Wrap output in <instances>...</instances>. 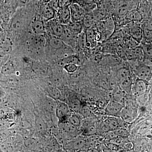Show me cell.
Segmentation results:
<instances>
[{
	"mask_svg": "<svg viewBox=\"0 0 152 152\" xmlns=\"http://www.w3.org/2000/svg\"><path fill=\"white\" fill-rule=\"evenodd\" d=\"M102 0H94L95 2L96 3V4H97V3H100L101 1H102Z\"/></svg>",
	"mask_w": 152,
	"mask_h": 152,
	"instance_id": "cell-37",
	"label": "cell"
},
{
	"mask_svg": "<svg viewBox=\"0 0 152 152\" xmlns=\"http://www.w3.org/2000/svg\"><path fill=\"white\" fill-rule=\"evenodd\" d=\"M86 38V47L94 48L96 45L97 42L95 39V30L94 28L91 27L84 30Z\"/></svg>",
	"mask_w": 152,
	"mask_h": 152,
	"instance_id": "cell-20",
	"label": "cell"
},
{
	"mask_svg": "<svg viewBox=\"0 0 152 152\" xmlns=\"http://www.w3.org/2000/svg\"><path fill=\"white\" fill-rule=\"evenodd\" d=\"M125 56L126 58L130 61L143 62L144 55L141 45H139L132 48L126 49Z\"/></svg>",
	"mask_w": 152,
	"mask_h": 152,
	"instance_id": "cell-9",
	"label": "cell"
},
{
	"mask_svg": "<svg viewBox=\"0 0 152 152\" xmlns=\"http://www.w3.org/2000/svg\"><path fill=\"white\" fill-rule=\"evenodd\" d=\"M72 22L82 21L86 12L77 2H72L69 5Z\"/></svg>",
	"mask_w": 152,
	"mask_h": 152,
	"instance_id": "cell-8",
	"label": "cell"
},
{
	"mask_svg": "<svg viewBox=\"0 0 152 152\" xmlns=\"http://www.w3.org/2000/svg\"><path fill=\"white\" fill-rule=\"evenodd\" d=\"M136 109L130 105L124 106L120 117L123 121L130 122L133 121L135 116Z\"/></svg>",
	"mask_w": 152,
	"mask_h": 152,
	"instance_id": "cell-19",
	"label": "cell"
},
{
	"mask_svg": "<svg viewBox=\"0 0 152 152\" xmlns=\"http://www.w3.org/2000/svg\"><path fill=\"white\" fill-rule=\"evenodd\" d=\"M95 21L96 20L92 12L86 13L81 21L84 30L92 27L94 24Z\"/></svg>",
	"mask_w": 152,
	"mask_h": 152,
	"instance_id": "cell-23",
	"label": "cell"
},
{
	"mask_svg": "<svg viewBox=\"0 0 152 152\" xmlns=\"http://www.w3.org/2000/svg\"><path fill=\"white\" fill-rule=\"evenodd\" d=\"M148 87V82L137 78L133 82L131 91L136 96H141L146 93Z\"/></svg>",
	"mask_w": 152,
	"mask_h": 152,
	"instance_id": "cell-10",
	"label": "cell"
},
{
	"mask_svg": "<svg viewBox=\"0 0 152 152\" xmlns=\"http://www.w3.org/2000/svg\"><path fill=\"white\" fill-rule=\"evenodd\" d=\"M83 118L79 113H75L72 111L70 115L68 118V121L78 128L81 126Z\"/></svg>",
	"mask_w": 152,
	"mask_h": 152,
	"instance_id": "cell-24",
	"label": "cell"
},
{
	"mask_svg": "<svg viewBox=\"0 0 152 152\" xmlns=\"http://www.w3.org/2000/svg\"><path fill=\"white\" fill-rule=\"evenodd\" d=\"M0 28H1V27H0Z\"/></svg>",
	"mask_w": 152,
	"mask_h": 152,
	"instance_id": "cell-40",
	"label": "cell"
},
{
	"mask_svg": "<svg viewBox=\"0 0 152 152\" xmlns=\"http://www.w3.org/2000/svg\"><path fill=\"white\" fill-rule=\"evenodd\" d=\"M49 96L56 100H59L61 93L58 89L55 88H50L48 90Z\"/></svg>",
	"mask_w": 152,
	"mask_h": 152,
	"instance_id": "cell-31",
	"label": "cell"
},
{
	"mask_svg": "<svg viewBox=\"0 0 152 152\" xmlns=\"http://www.w3.org/2000/svg\"><path fill=\"white\" fill-rule=\"evenodd\" d=\"M61 65L64 66L65 65L70 64H75L78 65L80 60L77 57L73 55H71L67 56L64 57L60 61Z\"/></svg>",
	"mask_w": 152,
	"mask_h": 152,
	"instance_id": "cell-27",
	"label": "cell"
},
{
	"mask_svg": "<svg viewBox=\"0 0 152 152\" xmlns=\"http://www.w3.org/2000/svg\"><path fill=\"white\" fill-rule=\"evenodd\" d=\"M117 77L121 88L125 91H131L133 80L132 74L129 68L122 67L117 72Z\"/></svg>",
	"mask_w": 152,
	"mask_h": 152,
	"instance_id": "cell-2",
	"label": "cell"
},
{
	"mask_svg": "<svg viewBox=\"0 0 152 152\" xmlns=\"http://www.w3.org/2000/svg\"><path fill=\"white\" fill-rule=\"evenodd\" d=\"M41 10L42 18L45 21H48L56 17V12L48 3H44Z\"/></svg>",
	"mask_w": 152,
	"mask_h": 152,
	"instance_id": "cell-18",
	"label": "cell"
},
{
	"mask_svg": "<svg viewBox=\"0 0 152 152\" xmlns=\"http://www.w3.org/2000/svg\"><path fill=\"white\" fill-rule=\"evenodd\" d=\"M123 120L119 117L108 116L101 125L104 132L123 128Z\"/></svg>",
	"mask_w": 152,
	"mask_h": 152,
	"instance_id": "cell-5",
	"label": "cell"
},
{
	"mask_svg": "<svg viewBox=\"0 0 152 152\" xmlns=\"http://www.w3.org/2000/svg\"><path fill=\"white\" fill-rule=\"evenodd\" d=\"M48 4L56 11V12H58L60 8L59 0H51Z\"/></svg>",
	"mask_w": 152,
	"mask_h": 152,
	"instance_id": "cell-33",
	"label": "cell"
},
{
	"mask_svg": "<svg viewBox=\"0 0 152 152\" xmlns=\"http://www.w3.org/2000/svg\"><path fill=\"white\" fill-rule=\"evenodd\" d=\"M49 44L52 48L58 50H61L69 46L61 38L53 36L49 39Z\"/></svg>",
	"mask_w": 152,
	"mask_h": 152,
	"instance_id": "cell-21",
	"label": "cell"
},
{
	"mask_svg": "<svg viewBox=\"0 0 152 152\" xmlns=\"http://www.w3.org/2000/svg\"><path fill=\"white\" fill-rule=\"evenodd\" d=\"M63 31L61 39L66 45L74 49L77 45L78 35L73 33L67 25H63Z\"/></svg>",
	"mask_w": 152,
	"mask_h": 152,
	"instance_id": "cell-12",
	"label": "cell"
},
{
	"mask_svg": "<svg viewBox=\"0 0 152 152\" xmlns=\"http://www.w3.org/2000/svg\"><path fill=\"white\" fill-rule=\"evenodd\" d=\"M148 99L150 102L152 104V88L149 93Z\"/></svg>",
	"mask_w": 152,
	"mask_h": 152,
	"instance_id": "cell-34",
	"label": "cell"
},
{
	"mask_svg": "<svg viewBox=\"0 0 152 152\" xmlns=\"http://www.w3.org/2000/svg\"><path fill=\"white\" fill-rule=\"evenodd\" d=\"M30 40V45L36 48H42L45 46L46 39L45 35L34 34Z\"/></svg>",
	"mask_w": 152,
	"mask_h": 152,
	"instance_id": "cell-22",
	"label": "cell"
},
{
	"mask_svg": "<svg viewBox=\"0 0 152 152\" xmlns=\"http://www.w3.org/2000/svg\"><path fill=\"white\" fill-rule=\"evenodd\" d=\"M43 2L44 3H49L51 0H42Z\"/></svg>",
	"mask_w": 152,
	"mask_h": 152,
	"instance_id": "cell-36",
	"label": "cell"
},
{
	"mask_svg": "<svg viewBox=\"0 0 152 152\" xmlns=\"http://www.w3.org/2000/svg\"><path fill=\"white\" fill-rule=\"evenodd\" d=\"M133 72L137 78L148 82L151 78L152 72L150 66L142 61H136Z\"/></svg>",
	"mask_w": 152,
	"mask_h": 152,
	"instance_id": "cell-3",
	"label": "cell"
},
{
	"mask_svg": "<svg viewBox=\"0 0 152 152\" xmlns=\"http://www.w3.org/2000/svg\"><path fill=\"white\" fill-rule=\"evenodd\" d=\"M79 113H80V115L83 117V119L93 118L94 116L92 111L89 107L88 106L83 105L79 112Z\"/></svg>",
	"mask_w": 152,
	"mask_h": 152,
	"instance_id": "cell-28",
	"label": "cell"
},
{
	"mask_svg": "<svg viewBox=\"0 0 152 152\" xmlns=\"http://www.w3.org/2000/svg\"><path fill=\"white\" fill-rule=\"evenodd\" d=\"M129 25V27L127 28L129 34L138 42L141 44L143 39L141 22H132Z\"/></svg>",
	"mask_w": 152,
	"mask_h": 152,
	"instance_id": "cell-7",
	"label": "cell"
},
{
	"mask_svg": "<svg viewBox=\"0 0 152 152\" xmlns=\"http://www.w3.org/2000/svg\"><path fill=\"white\" fill-rule=\"evenodd\" d=\"M3 61H4V58H3L2 57L0 56V69L2 67V65Z\"/></svg>",
	"mask_w": 152,
	"mask_h": 152,
	"instance_id": "cell-35",
	"label": "cell"
},
{
	"mask_svg": "<svg viewBox=\"0 0 152 152\" xmlns=\"http://www.w3.org/2000/svg\"><path fill=\"white\" fill-rule=\"evenodd\" d=\"M86 140L82 137H78L71 140L66 144V148L69 151H78L84 148Z\"/></svg>",
	"mask_w": 152,
	"mask_h": 152,
	"instance_id": "cell-17",
	"label": "cell"
},
{
	"mask_svg": "<svg viewBox=\"0 0 152 152\" xmlns=\"http://www.w3.org/2000/svg\"><path fill=\"white\" fill-rule=\"evenodd\" d=\"M69 5L60 8L57 12L56 18L63 25H67L72 22Z\"/></svg>",
	"mask_w": 152,
	"mask_h": 152,
	"instance_id": "cell-13",
	"label": "cell"
},
{
	"mask_svg": "<svg viewBox=\"0 0 152 152\" xmlns=\"http://www.w3.org/2000/svg\"><path fill=\"white\" fill-rule=\"evenodd\" d=\"M77 45L81 49H84L86 48V38L84 30L78 35Z\"/></svg>",
	"mask_w": 152,
	"mask_h": 152,
	"instance_id": "cell-29",
	"label": "cell"
},
{
	"mask_svg": "<svg viewBox=\"0 0 152 152\" xmlns=\"http://www.w3.org/2000/svg\"><path fill=\"white\" fill-rule=\"evenodd\" d=\"M55 110L60 124L67 121L72 112L68 104L60 100L56 102Z\"/></svg>",
	"mask_w": 152,
	"mask_h": 152,
	"instance_id": "cell-4",
	"label": "cell"
},
{
	"mask_svg": "<svg viewBox=\"0 0 152 152\" xmlns=\"http://www.w3.org/2000/svg\"><path fill=\"white\" fill-rule=\"evenodd\" d=\"M67 104L71 110L77 113H79L83 106L81 101L76 97L69 99Z\"/></svg>",
	"mask_w": 152,
	"mask_h": 152,
	"instance_id": "cell-25",
	"label": "cell"
},
{
	"mask_svg": "<svg viewBox=\"0 0 152 152\" xmlns=\"http://www.w3.org/2000/svg\"><path fill=\"white\" fill-rule=\"evenodd\" d=\"M46 29L51 36L61 38L62 35L63 25L56 18L46 22Z\"/></svg>",
	"mask_w": 152,
	"mask_h": 152,
	"instance_id": "cell-6",
	"label": "cell"
},
{
	"mask_svg": "<svg viewBox=\"0 0 152 152\" xmlns=\"http://www.w3.org/2000/svg\"><path fill=\"white\" fill-rule=\"evenodd\" d=\"M124 104L115 100H112L107 104L105 113L108 116L120 117L124 107Z\"/></svg>",
	"mask_w": 152,
	"mask_h": 152,
	"instance_id": "cell-11",
	"label": "cell"
},
{
	"mask_svg": "<svg viewBox=\"0 0 152 152\" xmlns=\"http://www.w3.org/2000/svg\"><path fill=\"white\" fill-rule=\"evenodd\" d=\"M123 17L124 19L123 22H125V25L129 24L132 22H141L142 20L141 14L137 9L130 11Z\"/></svg>",
	"mask_w": 152,
	"mask_h": 152,
	"instance_id": "cell-16",
	"label": "cell"
},
{
	"mask_svg": "<svg viewBox=\"0 0 152 152\" xmlns=\"http://www.w3.org/2000/svg\"><path fill=\"white\" fill-rule=\"evenodd\" d=\"M78 65L75 64H67L64 66L65 70L69 73H74L77 71L78 67Z\"/></svg>",
	"mask_w": 152,
	"mask_h": 152,
	"instance_id": "cell-32",
	"label": "cell"
},
{
	"mask_svg": "<svg viewBox=\"0 0 152 152\" xmlns=\"http://www.w3.org/2000/svg\"><path fill=\"white\" fill-rule=\"evenodd\" d=\"M151 132H152V131H151Z\"/></svg>",
	"mask_w": 152,
	"mask_h": 152,
	"instance_id": "cell-39",
	"label": "cell"
},
{
	"mask_svg": "<svg viewBox=\"0 0 152 152\" xmlns=\"http://www.w3.org/2000/svg\"><path fill=\"white\" fill-rule=\"evenodd\" d=\"M113 5L117 15L122 17L130 11L137 9L139 0H113Z\"/></svg>",
	"mask_w": 152,
	"mask_h": 152,
	"instance_id": "cell-1",
	"label": "cell"
},
{
	"mask_svg": "<svg viewBox=\"0 0 152 152\" xmlns=\"http://www.w3.org/2000/svg\"><path fill=\"white\" fill-rule=\"evenodd\" d=\"M15 71L13 64L10 61L7 62L3 65L1 68V72L5 75H10L13 73Z\"/></svg>",
	"mask_w": 152,
	"mask_h": 152,
	"instance_id": "cell-30",
	"label": "cell"
},
{
	"mask_svg": "<svg viewBox=\"0 0 152 152\" xmlns=\"http://www.w3.org/2000/svg\"><path fill=\"white\" fill-rule=\"evenodd\" d=\"M4 1V0H0V8L2 4L3 3Z\"/></svg>",
	"mask_w": 152,
	"mask_h": 152,
	"instance_id": "cell-38",
	"label": "cell"
},
{
	"mask_svg": "<svg viewBox=\"0 0 152 152\" xmlns=\"http://www.w3.org/2000/svg\"><path fill=\"white\" fill-rule=\"evenodd\" d=\"M141 23L143 33V39L142 42L152 43V21L146 20Z\"/></svg>",
	"mask_w": 152,
	"mask_h": 152,
	"instance_id": "cell-15",
	"label": "cell"
},
{
	"mask_svg": "<svg viewBox=\"0 0 152 152\" xmlns=\"http://www.w3.org/2000/svg\"><path fill=\"white\" fill-rule=\"evenodd\" d=\"M31 28L34 34L45 35L46 33L45 24L42 18H35L31 24Z\"/></svg>",
	"mask_w": 152,
	"mask_h": 152,
	"instance_id": "cell-14",
	"label": "cell"
},
{
	"mask_svg": "<svg viewBox=\"0 0 152 152\" xmlns=\"http://www.w3.org/2000/svg\"><path fill=\"white\" fill-rule=\"evenodd\" d=\"M67 26L73 33L77 35H78L84 30L81 21L71 22L69 24L67 25Z\"/></svg>",
	"mask_w": 152,
	"mask_h": 152,
	"instance_id": "cell-26",
	"label": "cell"
}]
</instances>
